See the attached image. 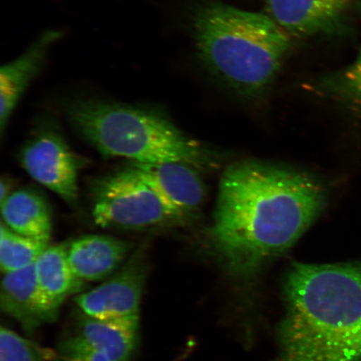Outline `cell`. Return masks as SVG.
<instances>
[{
  "label": "cell",
  "instance_id": "6da1fadb",
  "mask_svg": "<svg viewBox=\"0 0 361 361\" xmlns=\"http://www.w3.org/2000/svg\"><path fill=\"white\" fill-rule=\"evenodd\" d=\"M326 202L322 185L303 171L238 161L221 178L207 241L230 272L252 274L295 245Z\"/></svg>",
  "mask_w": 361,
  "mask_h": 361
},
{
  "label": "cell",
  "instance_id": "7a4b0ae2",
  "mask_svg": "<svg viewBox=\"0 0 361 361\" xmlns=\"http://www.w3.org/2000/svg\"><path fill=\"white\" fill-rule=\"evenodd\" d=\"M277 361H361V264H295Z\"/></svg>",
  "mask_w": 361,
  "mask_h": 361
},
{
  "label": "cell",
  "instance_id": "3957f363",
  "mask_svg": "<svg viewBox=\"0 0 361 361\" xmlns=\"http://www.w3.org/2000/svg\"><path fill=\"white\" fill-rule=\"evenodd\" d=\"M191 28L202 66L225 87L246 98L267 92L293 45L291 36L267 13L219 1L198 6Z\"/></svg>",
  "mask_w": 361,
  "mask_h": 361
},
{
  "label": "cell",
  "instance_id": "277c9868",
  "mask_svg": "<svg viewBox=\"0 0 361 361\" xmlns=\"http://www.w3.org/2000/svg\"><path fill=\"white\" fill-rule=\"evenodd\" d=\"M68 116L75 129L102 155L133 162L180 161L201 168L207 153L156 108L80 99Z\"/></svg>",
  "mask_w": 361,
  "mask_h": 361
},
{
  "label": "cell",
  "instance_id": "5b68a950",
  "mask_svg": "<svg viewBox=\"0 0 361 361\" xmlns=\"http://www.w3.org/2000/svg\"><path fill=\"white\" fill-rule=\"evenodd\" d=\"M92 196L94 223L106 228L141 231L183 224L188 219L161 198L133 166L96 180Z\"/></svg>",
  "mask_w": 361,
  "mask_h": 361
},
{
  "label": "cell",
  "instance_id": "8992f818",
  "mask_svg": "<svg viewBox=\"0 0 361 361\" xmlns=\"http://www.w3.org/2000/svg\"><path fill=\"white\" fill-rule=\"evenodd\" d=\"M147 247L135 248L107 281L76 296L78 309L90 317L140 326V305L151 270Z\"/></svg>",
  "mask_w": 361,
  "mask_h": 361
},
{
  "label": "cell",
  "instance_id": "52a82bcc",
  "mask_svg": "<svg viewBox=\"0 0 361 361\" xmlns=\"http://www.w3.org/2000/svg\"><path fill=\"white\" fill-rule=\"evenodd\" d=\"M21 164L36 182L75 204L78 201V175L85 160L75 154L60 135L39 133L21 152Z\"/></svg>",
  "mask_w": 361,
  "mask_h": 361
},
{
  "label": "cell",
  "instance_id": "ba28073f",
  "mask_svg": "<svg viewBox=\"0 0 361 361\" xmlns=\"http://www.w3.org/2000/svg\"><path fill=\"white\" fill-rule=\"evenodd\" d=\"M268 15L293 37L338 32L354 0H264Z\"/></svg>",
  "mask_w": 361,
  "mask_h": 361
},
{
  "label": "cell",
  "instance_id": "9c48e42d",
  "mask_svg": "<svg viewBox=\"0 0 361 361\" xmlns=\"http://www.w3.org/2000/svg\"><path fill=\"white\" fill-rule=\"evenodd\" d=\"M132 166L161 198L188 218L204 201V185L191 165L180 161L133 162Z\"/></svg>",
  "mask_w": 361,
  "mask_h": 361
},
{
  "label": "cell",
  "instance_id": "30bf717a",
  "mask_svg": "<svg viewBox=\"0 0 361 361\" xmlns=\"http://www.w3.org/2000/svg\"><path fill=\"white\" fill-rule=\"evenodd\" d=\"M62 30H48L16 60L0 71V129L3 134L13 110L30 84L42 73L52 45L62 38Z\"/></svg>",
  "mask_w": 361,
  "mask_h": 361
},
{
  "label": "cell",
  "instance_id": "8fae6325",
  "mask_svg": "<svg viewBox=\"0 0 361 361\" xmlns=\"http://www.w3.org/2000/svg\"><path fill=\"white\" fill-rule=\"evenodd\" d=\"M134 246L132 242L114 237L87 235L68 245V259L81 281H102L124 264Z\"/></svg>",
  "mask_w": 361,
  "mask_h": 361
},
{
  "label": "cell",
  "instance_id": "7c38bea8",
  "mask_svg": "<svg viewBox=\"0 0 361 361\" xmlns=\"http://www.w3.org/2000/svg\"><path fill=\"white\" fill-rule=\"evenodd\" d=\"M0 307L4 314L15 319L28 333L56 320L49 312L40 296L35 264L4 274Z\"/></svg>",
  "mask_w": 361,
  "mask_h": 361
},
{
  "label": "cell",
  "instance_id": "4fadbf2b",
  "mask_svg": "<svg viewBox=\"0 0 361 361\" xmlns=\"http://www.w3.org/2000/svg\"><path fill=\"white\" fill-rule=\"evenodd\" d=\"M36 281L44 305L56 319L68 297L83 290L85 281L74 273L68 245L49 246L35 263Z\"/></svg>",
  "mask_w": 361,
  "mask_h": 361
},
{
  "label": "cell",
  "instance_id": "5bb4252c",
  "mask_svg": "<svg viewBox=\"0 0 361 361\" xmlns=\"http://www.w3.org/2000/svg\"><path fill=\"white\" fill-rule=\"evenodd\" d=\"M74 335L111 361H130L137 348L139 326L100 319L80 311L74 314Z\"/></svg>",
  "mask_w": 361,
  "mask_h": 361
},
{
  "label": "cell",
  "instance_id": "9a60e30c",
  "mask_svg": "<svg viewBox=\"0 0 361 361\" xmlns=\"http://www.w3.org/2000/svg\"><path fill=\"white\" fill-rule=\"evenodd\" d=\"M1 203L3 223L22 235L49 241L51 209L44 198L30 189L13 192Z\"/></svg>",
  "mask_w": 361,
  "mask_h": 361
},
{
  "label": "cell",
  "instance_id": "2e32d148",
  "mask_svg": "<svg viewBox=\"0 0 361 361\" xmlns=\"http://www.w3.org/2000/svg\"><path fill=\"white\" fill-rule=\"evenodd\" d=\"M49 246V242L22 235L2 222L0 228V267L2 272H13L35 264Z\"/></svg>",
  "mask_w": 361,
  "mask_h": 361
},
{
  "label": "cell",
  "instance_id": "e0dca14e",
  "mask_svg": "<svg viewBox=\"0 0 361 361\" xmlns=\"http://www.w3.org/2000/svg\"><path fill=\"white\" fill-rule=\"evenodd\" d=\"M56 354L18 335L11 329L0 331V361H51Z\"/></svg>",
  "mask_w": 361,
  "mask_h": 361
},
{
  "label": "cell",
  "instance_id": "ac0fdd59",
  "mask_svg": "<svg viewBox=\"0 0 361 361\" xmlns=\"http://www.w3.org/2000/svg\"><path fill=\"white\" fill-rule=\"evenodd\" d=\"M332 89L361 106V47L355 61L328 80Z\"/></svg>",
  "mask_w": 361,
  "mask_h": 361
},
{
  "label": "cell",
  "instance_id": "d6986e66",
  "mask_svg": "<svg viewBox=\"0 0 361 361\" xmlns=\"http://www.w3.org/2000/svg\"><path fill=\"white\" fill-rule=\"evenodd\" d=\"M59 350L60 353L51 361H111L100 352L72 336L61 342Z\"/></svg>",
  "mask_w": 361,
  "mask_h": 361
},
{
  "label": "cell",
  "instance_id": "ffe728a7",
  "mask_svg": "<svg viewBox=\"0 0 361 361\" xmlns=\"http://www.w3.org/2000/svg\"><path fill=\"white\" fill-rule=\"evenodd\" d=\"M13 188L12 180L10 179L2 178L0 183V202H4L12 193Z\"/></svg>",
  "mask_w": 361,
  "mask_h": 361
}]
</instances>
